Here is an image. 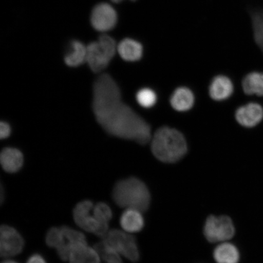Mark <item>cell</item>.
<instances>
[{"label": "cell", "instance_id": "cell-1", "mask_svg": "<svg viewBox=\"0 0 263 263\" xmlns=\"http://www.w3.org/2000/svg\"><path fill=\"white\" fill-rule=\"evenodd\" d=\"M93 110L98 123L111 136L140 144L152 138L149 125L123 103L120 88L109 74H101L95 82Z\"/></svg>", "mask_w": 263, "mask_h": 263}, {"label": "cell", "instance_id": "cell-2", "mask_svg": "<svg viewBox=\"0 0 263 263\" xmlns=\"http://www.w3.org/2000/svg\"><path fill=\"white\" fill-rule=\"evenodd\" d=\"M151 140V150L154 156L164 163L178 162L185 156L188 150L183 135L172 128H160Z\"/></svg>", "mask_w": 263, "mask_h": 263}, {"label": "cell", "instance_id": "cell-3", "mask_svg": "<svg viewBox=\"0 0 263 263\" xmlns=\"http://www.w3.org/2000/svg\"><path fill=\"white\" fill-rule=\"evenodd\" d=\"M112 198L121 208L141 212H146L151 203L150 192L146 184L134 177L118 181L113 189Z\"/></svg>", "mask_w": 263, "mask_h": 263}, {"label": "cell", "instance_id": "cell-4", "mask_svg": "<svg viewBox=\"0 0 263 263\" xmlns=\"http://www.w3.org/2000/svg\"><path fill=\"white\" fill-rule=\"evenodd\" d=\"M114 39L107 35H102L97 42L87 46L86 63L92 71L100 73L109 64L117 51Z\"/></svg>", "mask_w": 263, "mask_h": 263}, {"label": "cell", "instance_id": "cell-5", "mask_svg": "<svg viewBox=\"0 0 263 263\" xmlns=\"http://www.w3.org/2000/svg\"><path fill=\"white\" fill-rule=\"evenodd\" d=\"M93 207V203L90 200H85L78 203L73 209L74 222L85 231L105 238L108 232V225L99 222L93 213L91 215Z\"/></svg>", "mask_w": 263, "mask_h": 263}, {"label": "cell", "instance_id": "cell-6", "mask_svg": "<svg viewBox=\"0 0 263 263\" xmlns=\"http://www.w3.org/2000/svg\"><path fill=\"white\" fill-rule=\"evenodd\" d=\"M235 229L232 219L227 216H210L206 219L203 234L212 243L228 241L235 235Z\"/></svg>", "mask_w": 263, "mask_h": 263}, {"label": "cell", "instance_id": "cell-7", "mask_svg": "<svg viewBox=\"0 0 263 263\" xmlns=\"http://www.w3.org/2000/svg\"><path fill=\"white\" fill-rule=\"evenodd\" d=\"M105 239L121 255L134 262L140 259V252L136 239L131 233L118 229L108 231Z\"/></svg>", "mask_w": 263, "mask_h": 263}, {"label": "cell", "instance_id": "cell-8", "mask_svg": "<svg viewBox=\"0 0 263 263\" xmlns=\"http://www.w3.org/2000/svg\"><path fill=\"white\" fill-rule=\"evenodd\" d=\"M25 246L22 236L11 226L3 225L0 229V254L2 257H12L21 254Z\"/></svg>", "mask_w": 263, "mask_h": 263}, {"label": "cell", "instance_id": "cell-9", "mask_svg": "<svg viewBox=\"0 0 263 263\" xmlns=\"http://www.w3.org/2000/svg\"><path fill=\"white\" fill-rule=\"evenodd\" d=\"M90 22L92 26L98 31L106 32L116 26L118 15L115 9L106 3L95 6L91 12Z\"/></svg>", "mask_w": 263, "mask_h": 263}, {"label": "cell", "instance_id": "cell-10", "mask_svg": "<svg viewBox=\"0 0 263 263\" xmlns=\"http://www.w3.org/2000/svg\"><path fill=\"white\" fill-rule=\"evenodd\" d=\"M237 122L246 127H254L263 119V108L258 103H252L240 107L236 110Z\"/></svg>", "mask_w": 263, "mask_h": 263}, {"label": "cell", "instance_id": "cell-11", "mask_svg": "<svg viewBox=\"0 0 263 263\" xmlns=\"http://www.w3.org/2000/svg\"><path fill=\"white\" fill-rule=\"evenodd\" d=\"M45 241L47 246L57 249L59 258L62 261H68L70 247L61 228H52L49 229L46 235Z\"/></svg>", "mask_w": 263, "mask_h": 263}, {"label": "cell", "instance_id": "cell-12", "mask_svg": "<svg viewBox=\"0 0 263 263\" xmlns=\"http://www.w3.org/2000/svg\"><path fill=\"white\" fill-rule=\"evenodd\" d=\"M70 263H100V256L95 248L87 244L74 243L70 245Z\"/></svg>", "mask_w": 263, "mask_h": 263}, {"label": "cell", "instance_id": "cell-13", "mask_svg": "<svg viewBox=\"0 0 263 263\" xmlns=\"http://www.w3.org/2000/svg\"><path fill=\"white\" fill-rule=\"evenodd\" d=\"M24 161V156L21 151L15 148H5L0 156L3 169L9 173L18 172L22 168Z\"/></svg>", "mask_w": 263, "mask_h": 263}, {"label": "cell", "instance_id": "cell-14", "mask_svg": "<svg viewBox=\"0 0 263 263\" xmlns=\"http://www.w3.org/2000/svg\"><path fill=\"white\" fill-rule=\"evenodd\" d=\"M139 210L127 209L121 216L120 222L124 231L129 233L139 232L143 229L144 221Z\"/></svg>", "mask_w": 263, "mask_h": 263}, {"label": "cell", "instance_id": "cell-15", "mask_svg": "<svg viewBox=\"0 0 263 263\" xmlns=\"http://www.w3.org/2000/svg\"><path fill=\"white\" fill-rule=\"evenodd\" d=\"M117 51L123 60L136 62L142 57L143 48L139 42L133 39L126 38L118 44Z\"/></svg>", "mask_w": 263, "mask_h": 263}, {"label": "cell", "instance_id": "cell-16", "mask_svg": "<svg viewBox=\"0 0 263 263\" xmlns=\"http://www.w3.org/2000/svg\"><path fill=\"white\" fill-rule=\"evenodd\" d=\"M233 91L232 82L224 76H218L214 78L209 88L210 97L216 101L226 100L231 96Z\"/></svg>", "mask_w": 263, "mask_h": 263}, {"label": "cell", "instance_id": "cell-17", "mask_svg": "<svg viewBox=\"0 0 263 263\" xmlns=\"http://www.w3.org/2000/svg\"><path fill=\"white\" fill-rule=\"evenodd\" d=\"M195 97L193 92L186 87H179L171 98V105L177 111H185L192 108Z\"/></svg>", "mask_w": 263, "mask_h": 263}, {"label": "cell", "instance_id": "cell-18", "mask_svg": "<svg viewBox=\"0 0 263 263\" xmlns=\"http://www.w3.org/2000/svg\"><path fill=\"white\" fill-rule=\"evenodd\" d=\"M213 256L217 263H238L240 258L237 248L228 241L221 242L216 247Z\"/></svg>", "mask_w": 263, "mask_h": 263}, {"label": "cell", "instance_id": "cell-19", "mask_svg": "<svg viewBox=\"0 0 263 263\" xmlns=\"http://www.w3.org/2000/svg\"><path fill=\"white\" fill-rule=\"evenodd\" d=\"M87 47L79 41L70 42V49L65 55L64 61L69 67H78L86 62Z\"/></svg>", "mask_w": 263, "mask_h": 263}, {"label": "cell", "instance_id": "cell-20", "mask_svg": "<svg viewBox=\"0 0 263 263\" xmlns=\"http://www.w3.org/2000/svg\"><path fill=\"white\" fill-rule=\"evenodd\" d=\"M242 86L247 95L263 96V73L252 72L249 73L243 79Z\"/></svg>", "mask_w": 263, "mask_h": 263}, {"label": "cell", "instance_id": "cell-21", "mask_svg": "<svg viewBox=\"0 0 263 263\" xmlns=\"http://www.w3.org/2000/svg\"><path fill=\"white\" fill-rule=\"evenodd\" d=\"M94 248L100 258L107 263H123L121 254L112 246L108 244L106 239L97 243Z\"/></svg>", "mask_w": 263, "mask_h": 263}, {"label": "cell", "instance_id": "cell-22", "mask_svg": "<svg viewBox=\"0 0 263 263\" xmlns=\"http://www.w3.org/2000/svg\"><path fill=\"white\" fill-rule=\"evenodd\" d=\"M253 31L256 44L263 53V10L253 9L250 11Z\"/></svg>", "mask_w": 263, "mask_h": 263}, {"label": "cell", "instance_id": "cell-23", "mask_svg": "<svg viewBox=\"0 0 263 263\" xmlns=\"http://www.w3.org/2000/svg\"><path fill=\"white\" fill-rule=\"evenodd\" d=\"M92 213L95 218L102 224L108 225V222L113 217L112 211L109 205L103 202H99L95 205Z\"/></svg>", "mask_w": 263, "mask_h": 263}, {"label": "cell", "instance_id": "cell-24", "mask_svg": "<svg viewBox=\"0 0 263 263\" xmlns=\"http://www.w3.org/2000/svg\"><path fill=\"white\" fill-rule=\"evenodd\" d=\"M136 100L141 107L144 108L152 107L157 102V95L150 88H143L137 94Z\"/></svg>", "mask_w": 263, "mask_h": 263}, {"label": "cell", "instance_id": "cell-25", "mask_svg": "<svg viewBox=\"0 0 263 263\" xmlns=\"http://www.w3.org/2000/svg\"><path fill=\"white\" fill-rule=\"evenodd\" d=\"M61 229L69 245L74 244V243L87 244L86 237L84 233L68 226H62Z\"/></svg>", "mask_w": 263, "mask_h": 263}, {"label": "cell", "instance_id": "cell-26", "mask_svg": "<svg viewBox=\"0 0 263 263\" xmlns=\"http://www.w3.org/2000/svg\"><path fill=\"white\" fill-rule=\"evenodd\" d=\"M11 134V127L9 125L5 122H2L0 124V138L2 139H5Z\"/></svg>", "mask_w": 263, "mask_h": 263}, {"label": "cell", "instance_id": "cell-27", "mask_svg": "<svg viewBox=\"0 0 263 263\" xmlns=\"http://www.w3.org/2000/svg\"><path fill=\"white\" fill-rule=\"evenodd\" d=\"M26 263H47L41 254H34L28 259Z\"/></svg>", "mask_w": 263, "mask_h": 263}, {"label": "cell", "instance_id": "cell-28", "mask_svg": "<svg viewBox=\"0 0 263 263\" xmlns=\"http://www.w3.org/2000/svg\"><path fill=\"white\" fill-rule=\"evenodd\" d=\"M2 263H18L14 260H11V259H7V260H5L3 261Z\"/></svg>", "mask_w": 263, "mask_h": 263}, {"label": "cell", "instance_id": "cell-29", "mask_svg": "<svg viewBox=\"0 0 263 263\" xmlns=\"http://www.w3.org/2000/svg\"><path fill=\"white\" fill-rule=\"evenodd\" d=\"M111 1H112L114 3H118L124 1V0H111ZM130 1L135 2L136 1V0H130Z\"/></svg>", "mask_w": 263, "mask_h": 263}]
</instances>
